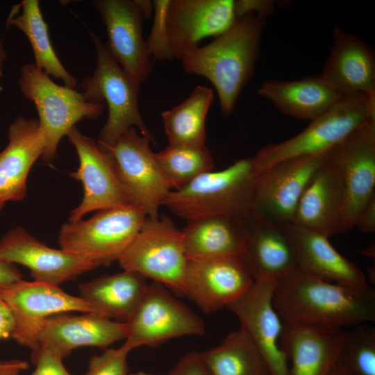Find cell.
<instances>
[{
  "mask_svg": "<svg viewBox=\"0 0 375 375\" xmlns=\"http://www.w3.org/2000/svg\"><path fill=\"white\" fill-rule=\"evenodd\" d=\"M140 207L127 204L99 210L87 220L60 228V249L99 266L117 260L140 230L146 217Z\"/></svg>",
  "mask_w": 375,
  "mask_h": 375,
  "instance_id": "cell-7",
  "label": "cell"
},
{
  "mask_svg": "<svg viewBox=\"0 0 375 375\" xmlns=\"http://www.w3.org/2000/svg\"><path fill=\"white\" fill-rule=\"evenodd\" d=\"M22 280V274L15 264L0 259V288Z\"/></svg>",
  "mask_w": 375,
  "mask_h": 375,
  "instance_id": "cell-42",
  "label": "cell"
},
{
  "mask_svg": "<svg viewBox=\"0 0 375 375\" xmlns=\"http://www.w3.org/2000/svg\"><path fill=\"white\" fill-rule=\"evenodd\" d=\"M277 281L255 279L249 289L228 306L267 362L271 375H288V360L280 347L283 320L273 302Z\"/></svg>",
  "mask_w": 375,
  "mask_h": 375,
  "instance_id": "cell-14",
  "label": "cell"
},
{
  "mask_svg": "<svg viewBox=\"0 0 375 375\" xmlns=\"http://www.w3.org/2000/svg\"><path fill=\"white\" fill-rule=\"evenodd\" d=\"M258 94L272 102L283 114L310 121L324 114L344 97L320 75L294 81L269 79L260 85Z\"/></svg>",
  "mask_w": 375,
  "mask_h": 375,
  "instance_id": "cell-27",
  "label": "cell"
},
{
  "mask_svg": "<svg viewBox=\"0 0 375 375\" xmlns=\"http://www.w3.org/2000/svg\"><path fill=\"white\" fill-rule=\"evenodd\" d=\"M167 375H210L204 365L200 353L185 354Z\"/></svg>",
  "mask_w": 375,
  "mask_h": 375,
  "instance_id": "cell-38",
  "label": "cell"
},
{
  "mask_svg": "<svg viewBox=\"0 0 375 375\" xmlns=\"http://www.w3.org/2000/svg\"><path fill=\"white\" fill-rule=\"evenodd\" d=\"M335 365L347 375H375V328L358 326L346 332Z\"/></svg>",
  "mask_w": 375,
  "mask_h": 375,
  "instance_id": "cell-34",
  "label": "cell"
},
{
  "mask_svg": "<svg viewBox=\"0 0 375 375\" xmlns=\"http://www.w3.org/2000/svg\"><path fill=\"white\" fill-rule=\"evenodd\" d=\"M74 147L79 166L70 176L81 182L83 198L70 212L69 222L81 220L87 213L131 204L116 177L109 158L92 138L84 135L74 126L67 135Z\"/></svg>",
  "mask_w": 375,
  "mask_h": 375,
  "instance_id": "cell-17",
  "label": "cell"
},
{
  "mask_svg": "<svg viewBox=\"0 0 375 375\" xmlns=\"http://www.w3.org/2000/svg\"><path fill=\"white\" fill-rule=\"evenodd\" d=\"M63 358L46 349L31 352V360L35 368L31 375H72L65 368Z\"/></svg>",
  "mask_w": 375,
  "mask_h": 375,
  "instance_id": "cell-37",
  "label": "cell"
},
{
  "mask_svg": "<svg viewBox=\"0 0 375 375\" xmlns=\"http://www.w3.org/2000/svg\"><path fill=\"white\" fill-rule=\"evenodd\" d=\"M148 285L140 274L124 270L80 284L79 297L91 306L94 314L124 322L140 305Z\"/></svg>",
  "mask_w": 375,
  "mask_h": 375,
  "instance_id": "cell-29",
  "label": "cell"
},
{
  "mask_svg": "<svg viewBox=\"0 0 375 375\" xmlns=\"http://www.w3.org/2000/svg\"><path fill=\"white\" fill-rule=\"evenodd\" d=\"M244 251L240 257L253 279L276 281L298 267L288 224L255 212L243 221Z\"/></svg>",
  "mask_w": 375,
  "mask_h": 375,
  "instance_id": "cell-20",
  "label": "cell"
},
{
  "mask_svg": "<svg viewBox=\"0 0 375 375\" xmlns=\"http://www.w3.org/2000/svg\"><path fill=\"white\" fill-rule=\"evenodd\" d=\"M124 322L126 338L123 346L129 352L142 346L156 347L174 338L206 333L203 320L155 281L148 285L140 305Z\"/></svg>",
  "mask_w": 375,
  "mask_h": 375,
  "instance_id": "cell-10",
  "label": "cell"
},
{
  "mask_svg": "<svg viewBox=\"0 0 375 375\" xmlns=\"http://www.w3.org/2000/svg\"><path fill=\"white\" fill-rule=\"evenodd\" d=\"M124 270L160 283L185 296L188 262L181 231L167 216L147 217L140 230L117 260Z\"/></svg>",
  "mask_w": 375,
  "mask_h": 375,
  "instance_id": "cell-8",
  "label": "cell"
},
{
  "mask_svg": "<svg viewBox=\"0 0 375 375\" xmlns=\"http://www.w3.org/2000/svg\"><path fill=\"white\" fill-rule=\"evenodd\" d=\"M0 259L26 267L35 281L59 285L98 266L61 249L47 246L22 226L0 240Z\"/></svg>",
  "mask_w": 375,
  "mask_h": 375,
  "instance_id": "cell-18",
  "label": "cell"
},
{
  "mask_svg": "<svg viewBox=\"0 0 375 375\" xmlns=\"http://www.w3.org/2000/svg\"><path fill=\"white\" fill-rule=\"evenodd\" d=\"M126 338L124 322H114L91 312L78 315L61 313L44 322L31 351L46 349L65 358L78 347L106 349Z\"/></svg>",
  "mask_w": 375,
  "mask_h": 375,
  "instance_id": "cell-21",
  "label": "cell"
},
{
  "mask_svg": "<svg viewBox=\"0 0 375 375\" xmlns=\"http://www.w3.org/2000/svg\"><path fill=\"white\" fill-rule=\"evenodd\" d=\"M7 59H8V56H7L6 52L4 49L3 42L0 39V77L3 76V66Z\"/></svg>",
  "mask_w": 375,
  "mask_h": 375,
  "instance_id": "cell-44",
  "label": "cell"
},
{
  "mask_svg": "<svg viewBox=\"0 0 375 375\" xmlns=\"http://www.w3.org/2000/svg\"><path fill=\"white\" fill-rule=\"evenodd\" d=\"M200 355L210 375H271L262 354L242 328Z\"/></svg>",
  "mask_w": 375,
  "mask_h": 375,
  "instance_id": "cell-30",
  "label": "cell"
},
{
  "mask_svg": "<svg viewBox=\"0 0 375 375\" xmlns=\"http://www.w3.org/2000/svg\"><path fill=\"white\" fill-rule=\"evenodd\" d=\"M152 142L131 127L112 146L101 149L107 154L130 203L142 208L148 217L156 219L172 188L151 151Z\"/></svg>",
  "mask_w": 375,
  "mask_h": 375,
  "instance_id": "cell-9",
  "label": "cell"
},
{
  "mask_svg": "<svg viewBox=\"0 0 375 375\" xmlns=\"http://www.w3.org/2000/svg\"><path fill=\"white\" fill-rule=\"evenodd\" d=\"M344 186L343 223L347 230L375 197V122L354 130L326 153Z\"/></svg>",
  "mask_w": 375,
  "mask_h": 375,
  "instance_id": "cell-11",
  "label": "cell"
},
{
  "mask_svg": "<svg viewBox=\"0 0 375 375\" xmlns=\"http://www.w3.org/2000/svg\"><path fill=\"white\" fill-rule=\"evenodd\" d=\"M235 19L233 0H170L167 24L174 58L183 59L204 38L225 32Z\"/></svg>",
  "mask_w": 375,
  "mask_h": 375,
  "instance_id": "cell-19",
  "label": "cell"
},
{
  "mask_svg": "<svg viewBox=\"0 0 375 375\" xmlns=\"http://www.w3.org/2000/svg\"><path fill=\"white\" fill-rule=\"evenodd\" d=\"M332 45L321 76L343 96L375 94V59L360 38L339 26L332 30Z\"/></svg>",
  "mask_w": 375,
  "mask_h": 375,
  "instance_id": "cell-23",
  "label": "cell"
},
{
  "mask_svg": "<svg viewBox=\"0 0 375 375\" xmlns=\"http://www.w3.org/2000/svg\"><path fill=\"white\" fill-rule=\"evenodd\" d=\"M266 19L253 13L236 18L210 43L185 56L184 71L207 78L215 87L221 110L230 115L252 76Z\"/></svg>",
  "mask_w": 375,
  "mask_h": 375,
  "instance_id": "cell-2",
  "label": "cell"
},
{
  "mask_svg": "<svg viewBox=\"0 0 375 375\" xmlns=\"http://www.w3.org/2000/svg\"><path fill=\"white\" fill-rule=\"evenodd\" d=\"M325 157L326 153L291 158L260 172L255 187L256 212L279 223L292 224L299 200Z\"/></svg>",
  "mask_w": 375,
  "mask_h": 375,
  "instance_id": "cell-13",
  "label": "cell"
},
{
  "mask_svg": "<svg viewBox=\"0 0 375 375\" xmlns=\"http://www.w3.org/2000/svg\"><path fill=\"white\" fill-rule=\"evenodd\" d=\"M154 154L172 190L183 188L214 168L212 153L206 144H168L165 149Z\"/></svg>",
  "mask_w": 375,
  "mask_h": 375,
  "instance_id": "cell-33",
  "label": "cell"
},
{
  "mask_svg": "<svg viewBox=\"0 0 375 375\" xmlns=\"http://www.w3.org/2000/svg\"><path fill=\"white\" fill-rule=\"evenodd\" d=\"M213 99L210 88L197 85L185 100L162 112L169 144H205L206 117Z\"/></svg>",
  "mask_w": 375,
  "mask_h": 375,
  "instance_id": "cell-31",
  "label": "cell"
},
{
  "mask_svg": "<svg viewBox=\"0 0 375 375\" xmlns=\"http://www.w3.org/2000/svg\"><path fill=\"white\" fill-rule=\"evenodd\" d=\"M135 1L141 9L144 18H150L153 12V2L148 0H135Z\"/></svg>",
  "mask_w": 375,
  "mask_h": 375,
  "instance_id": "cell-43",
  "label": "cell"
},
{
  "mask_svg": "<svg viewBox=\"0 0 375 375\" xmlns=\"http://www.w3.org/2000/svg\"><path fill=\"white\" fill-rule=\"evenodd\" d=\"M129 351L122 345L119 349H108L99 356H92L84 375H128L127 356Z\"/></svg>",
  "mask_w": 375,
  "mask_h": 375,
  "instance_id": "cell-36",
  "label": "cell"
},
{
  "mask_svg": "<svg viewBox=\"0 0 375 375\" xmlns=\"http://www.w3.org/2000/svg\"><path fill=\"white\" fill-rule=\"evenodd\" d=\"M273 302L283 321L341 328L375 321L372 287L329 282L298 267L277 281Z\"/></svg>",
  "mask_w": 375,
  "mask_h": 375,
  "instance_id": "cell-1",
  "label": "cell"
},
{
  "mask_svg": "<svg viewBox=\"0 0 375 375\" xmlns=\"http://www.w3.org/2000/svg\"><path fill=\"white\" fill-rule=\"evenodd\" d=\"M344 190L341 176L326 156L304 190L292 224L327 238L346 232L342 212Z\"/></svg>",
  "mask_w": 375,
  "mask_h": 375,
  "instance_id": "cell-24",
  "label": "cell"
},
{
  "mask_svg": "<svg viewBox=\"0 0 375 375\" xmlns=\"http://www.w3.org/2000/svg\"><path fill=\"white\" fill-rule=\"evenodd\" d=\"M234 10L236 18L253 13L267 19L273 13L274 2L269 0H238L234 1Z\"/></svg>",
  "mask_w": 375,
  "mask_h": 375,
  "instance_id": "cell-39",
  "label": "cell"
},
{
  "mask_svg": "<svg viewBox=\"0 0 375 375\" xmlns=\"http://www.w3.org/2000/svg\"><path fill=\"white\" fill-rule=\"evenodd\" d=\"M19 6L21 14L15 17L10 15L8 22L28 38L33 49L35 66L49 76L62 80L66 86L75 88L76 79L64 67L51 43L48 25L41 12L39 1L24 0Z\"/></svg>",
  "mask_w": 375,
  "mask_h": 375,
  "instance_id": "cell-32",
  "label": "cell"
},
{
  "mask_svg": "<svg viewBox=\"0 0 375 375\" xmlns=\"http://www.w3.org/2000/svg\"><path fill=\"white\" fill-rule=\"evenodd\" d=\"M362 232L372 233L375 231V197L371 199L359 215L355 227Z\"/></svg>",
  "mask_w": 375,
  "mask_h": 375,
  "instance_id": "cell-40",
  "label": "cell"
},
{
  "mask_svg": "<svg viewBox=\"0 0 375 375\" xmlns=\"http://www.w3.org/2000/svg\"><path fill=\"white\" fill-rule=\"evenodd\" d=\"M128 375H154V374L147 373L144 372H138L133 373Z\"/></svg>",
  "mask_w": 375,
  "mask_h": 375,
  "instance_id": "cell-46",
  "label": "cell"
},
{
  "mask_svg": "<svg viewBox=\"0 0 375 375\" xmlns=\"http://www.w3.org/2000/svg\"><path fill=\"white\" fill-rule=\"evenodd\" d=\"M0 296L15 318L11 338L31 350L42 324L49 317L74 311L94 313L91 306L80 297L43 282L22 279L0 288Z\"/></svg>",
  "mask_w": 375,
  "mask_h": 375,
  "instance_id": "cell-12",
  "label": "cell"
},
{
  "mask_svg": "<svg viewBox=\"0 0 375 375\" xmlns=\"http://www.w3.org/2000/svg\"><path fill=\"white\" fill-rule=\"evenodd\" d=\"M254 281L240 257L188 260L185 296L203 312L210 313L229 306Z\"/></svg>",
  "mask_w": 375,
  "mask_h": 375,
  "instance_id": "cell-16",
  "label": "cell"
},
{
  "mask_svg": "<svg viewBox=\"0 0 375 375\" xmlns=\"http://www.w3.org/2000/svg\"><path fill=\"white\" fill-rule=\"evenodd\" d=\"M7 136L8 144L0 153V211L8 201L24 199L28 174L44 151L38 119L17 117Z\"/></svg>",
  "mask_w": 375,
  "mask_h": 375,
  "instance_id": "cell-25",
  "label": "cell"
},
{
  "mask_svg": "<svg viewBox=\"0 0 375 375\" xmlns=\"http://www.w3.org/2000/svg\"><path fill=\"white\" fill-rule=\"evenodd\" d=\"M329 375H347L343 371H342L339 367L334 365L331 373Z\"/></svg>",
  "mask_w": 375,
  "mask_h": 375,
  "instance_id": "cell-45",
  "label": "cell"
},
{
  "mask_svg": "<svg viewBox=\"0 0 375 375\" xmlns=\"http://www.w3.org/2000/svg\"><path fill=\"white\" fill-rule=\"evenodd\" d=\"M298 268L321 279L355 288L370 285L362 271L338 253L328 238L294 224H288Z\"/></svg>",
  "mask_w": 375,
  "mask_h": 375,
  "instance_id": "cell-26",
  "label": "cell"
},
{
  "mask_svg": "<svg viewBox=\"0 0 375 375\" xmlns=\"http://www.w3.org/2000/svg\"><path fill=\"white\" fill-rule=\"evenodd\" d=\"M94 5L103 22L108 52L135 82L150 75L153 61L143 35L144 15L135 0H97Z\"/></svg>",
  "mask_w": 375,
  "mask_h": 375,
  "instance_id": "cell-15",
  "label": "cell"
},
{
  "mask_svg": "<svg viewBox=\"0 0 375 375\" xmlns=\"http://www.w3.org/2000/svg\"><path fill=\"white\" fill-rule=\"evenodd\" d=\"M15 323L10 308L0 296V340L11 338Z\"/></svg>",
  "mask_w": 375,
  "mask_h": 375,
  "instance_id": "cell-41",
  "label": "cell"
},
{
  "mask_svg": "<svg viewBox=\"0 0 375 375\" xmlns=\"http://www.w3.org/2000/svg\"><path fill=\"white\" fill-rule=\"evenodd\" d=\"M90 34L96 49L97 65L93 74L83 78L81 88L87 100L108 106L107 120L97 142L99 147L104 149L112 146L131 127H137L142 135L153 142L139 110L140 84L118 65L99 36L92 31Z\"/></svg>",
  "mask_w": 375,
  "mask_h": 375,
  "instance_id": "cell-4",
  "label": "cell"
},
{
  "mask_svg": "<svg viewBox=\"0 0 375 375\" xmlns=\"http://www.w3.org/2000/svg\"><path fill=\"white\" fill-rule=\"evenodd\" d=\"M369 122H375V94L344 96L298 135L261 148L253 157L255 166L260 173L286 159L325 153Z\"/></svg>",
  "mask_w": 375,
  "mask_h": 375,
  "instance_id": "cell-5",
  "label": "cell"
},
{
  "mask_svg": "<svg viewBox=\"0 0 375 375\" xmlns=\"http://www.w3.org/2000/svg\"><path fill=\"white\" fill-rule=\"evenodd\" d=\"M170 0L152 1L153 20L147 40L151 57L158 60H171L174 58L169 44L167 15Z\"/></svg>",
  "mask_w": 375,
  "mask_h": 375,
  "instance_id": "cell-35",
  "label": "cell"
},
{
  "mask_svg": "<svg viewBox=\"0 0 375 375\" xmlns=\"http://www.w3.org/2000/svg\"><path fill=\"white\" fill-rule=\"evenodd\" d=\"M187 221L181 233L188 260L242 256L244 220L226 215H210Z\"/></svg>",
  "mask_w": 375,
  "mask_h": 375,
  "instance_id": "cell-28",
  "label": "cell"
},
{
  "mask_svg": "<svg viewBox=\"0 0 375 375\" xmlns=\"http://www.w3.org/2000/svg\"><path fill=\"white\" fill-rule=\"evenodd\" d=\"M346 331L283 321L280 347L290 361L288 375H329Z\"/></svg>",
  "mask_w": 375,
  "mask_h": 375,
  "instance_id": "cell-22",
  "label": "cell"
},
{
  "mask_svg": "<svg viewBox=\"0 0 375 375\" xmlns=\"http://www.w3.org/2000/svg\"><path fill=\"white\" fill-rule=\"evenodd\" d=\"M19 88L38 110L39 125L44 142L43 161L51 162L56 157L61 138L75 124L84 118L99 117L103 103L90 101L82 92L61 86L35 64H25L20 69Z\"/></svg>",
  "mask_w": 375,
  "mask_h": 375,
  "instance_id": "cell-6",
  "label": "cell"
},
{
  "mask_svg": "<svg viewBox=\"0 0 375 375\" xmlns=\"http://www.w3.org/2000/svg\"><path fill=\"white\" fill-rule=\"evenodd\" d=\"M258 174L253 157L242 158L224 169L206 172L179 190H171L162 206L186 220L210 215L244 220L256 212Z\"/></svg>",
  "mask_w": 375,
  "mask_h": 375,
  "instance_id": "cell-3",
  "label": "cell"
}]
</instances>
